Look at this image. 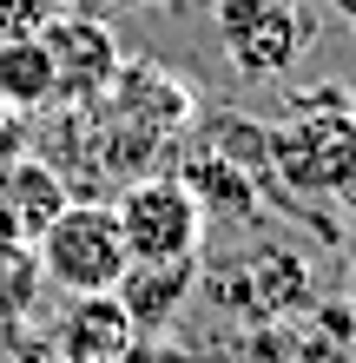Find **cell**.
Segmentation results:
<instances>
[{"instance_id": "obj_10", "label": "cell", "mask_w": 356, "mask_h": 363, "mask_svg": "<svg viewBox=\"0 0 356 363\" xmlns=\"http://www.w3.org/2000/svg\"><path fill=\"white\" fill-rule=\"evenodd\" d=\"M40 291H47V277H40L33 245H20V238H0V337H13V330L33 317Z\"/></svg>"}, {"instance_id": "obj_8", "label": "cell", "mask_w": 356, "mask_h": 363, "mask_svg": "<svg viewBox=\"0 0 356 363\" xmlns=\"http://www.w3.org/2000/svg\"><path fill=\"white\" fill-rule=\"evenodd\" d=\"M192 284H198V258H165V264H125L113 297L139 324V337H159L178 317V304L192 297Z\"/></svg>"}, {"instance_id": "obj_1", "label": "cell", "mask_w": 356, "mask_h": 363, "mask_svg": "<svg viewBox=\"0 0 356 363\" xmlns=\"http://www.w3.org/2000/svg\"><path fill=\"white\" fill-rule=\"evenodd\" d=\"M350 152H356V93L337 79L297 86L284 99V119L264 125L270 191H284V199H330Z\"/></svg>"}, {"instance_id": "obj_7", "label": "cell", "mask_w": 356, "mask_h": 363, "mask_svg": "<svg viewBox=\"0 0 356 363\" xmlns=\"http://www.w3.org/2000/svg\"><path fill=\"white\" fill-rule=\"evenodd\" d=\"M67 205H73V185L53 172V159L20 152V159L0 165V211H7V225H13L20 245H33Z\"/></svg>"}, {"instance_id": "obj_15", "label": "cell", "mask_w": 356, "mask_h": 363, "mask_svg": "<svg viewBox=\"0 0 356 363\" xmlns=\"http://www.w3.org/2000/svg\"><path fill=\"white\" fill-rule=\"evenodd\" d=\"M343 13H356V0H343Z\"/></svg>"}, {"instance_id": "obj_18", "label": "cell", "mask_w": 356, "mask_h": 363, "mask_svg": "<svg viewBox=\"0 0 356 363\" xmlns=\"http://www.w3.org/2000/svg\"><path fill=\"white\" fill-rule=\"evenodd\" d=\"M53 363H59V357H53Z\"/></svg>"}, {"instance_id": "obj_11", "label": "cell", "mask_w": 356, "mask_h": 363, "mask_svg": "<svg viewBox=\"0 0 356 363\" xmlns=\"http://www.w3.org/2000/svg\"><path fill=\"white\" fill-rule=\"evenodd\" d=\"M47 20H53V0H0V47L7 40H40Z\"/></svg>"}, {"instance_id": "obj_6", "label": "cell", "mask_w": 356, "mask_h": 363, "mask_svg": "<svg viewBox=\"0 0 356 363\" xmlns=\"http://www.w3.org/2000/svg\"><path fill=\"white\" fill-rule=\"evenodd\" d=\"M132 344H139V324L125 317V304L113 291H99V297H73L67 304L59 337H53V357L59 363H119Z\"/></svg>"}, {"instance_id": "obj_9", "label": "cell", "mask_w": 356, "mask_h": 363, "mask_svg": "<svg viewBox=\"0 0 356 363\" xmlns=\"http://www.w3.org/2000/svg\"><path fill=\"white\" fill-rule=\"evenodd\" d=\"M0 106L20 113V119L53 113V67H47L40 40H7L0 47Z\"/></svg>"}, {"instance_id": "obj_14", "label": "cell", "mask_w": 356, "mask_h": 363, "mask_svg": "<svg viewBox=\"0 0 356 363\" xmlns=\"http://www.w3.org/2000/svg\"><path fill=\"white\" fill-rule=\"evenodd\" d=\"M0 363H33V350H7L0 344Z\"/></svg>"}, {"instance_id": "obj_4", "label": "cell", "mask_w": 356, "mask_h": 363, "mask_svg": "<svg viewBox=\"0 0 356 363\" xmlns=\"http://www.w3.org/2000/svg\"><path fill=\"white\" fill-rule=\"evenodd\" d=\"M218 47L238 79H284L310 47V13L297 0H218Z\"/></svg>"}, {"instance_id": "obj_3", "label": "cell", "mask_w": 356, "mask_h": 363, "mask_svg": "<svg viewBox=\"0 0 356 363\" xmlns=\"http://www.w3.org/2000/svg\"><path fill=\"white\" fill-rule=\"evenodd\" d=\"M119 238L132 251V264H165V258H198L205 245V205L178 172H139L119 185L113 199Z\"/></svg>"}, {"instance_id": "obj_16", "label": "cell", "mask_w": 356, "mask_h": 363, "mask_svg": "<svg viewBox=\"0 0 356 363\" xmlns=\"http://www.w3.org/2000/svg\"><path fill=\"white\" fill-rule=\"evenodd\" d=\"M350 27H356V13H350Z\"/></svg>"}, {"instance_id": "obj_5", "label": "cell", "mask_w": 356, "mask_h": 363, "mask_svg": "<svg viewBox=\"0 0 356 363\" xmlns=\"http://www.w3.org/2000/svg\"><path fill=\"white\" fill-rule=\"evenodd\" d=\"M40 47H47V67H53V113L59 106L99 99L119 79V67H125L113 27L93 20V13H53L47 27H40Z\"/></svg>"}, {"instance_id": "obj_2", "label": "cell", "mask_w": 356, "mask_h": 363, "mask_svg": "<svg viewBox=\"0 0 356 363\" xmlns=\"http://www.w3.org/2000/svg\"><path fill=\"white\" fill-rule=\"evenodd\" d=\"M33 258H40V277L67 297H99V291H119L132 251L119 238V218L106 199H73L59 218L33 238Z\"/></svg>"}, {"instance_id": "obj_12", "label": "cell", "mask_w": 356, "mask_h": 363, "mask_svg": "<svg viewBox=\"0 0 356 363\" xmlns=\"http://www.w3.org/2000/svg\"><path fill=\"white\" fill-rule=\"evenodd\" d=\"M330 205H337L343 218H356V152H350V165H343V179L330 185Z\"/></svg>"}, {"instance_id": "obj_17", "label": "cell", "mask_w": 356, "mask_h": 363, "mask_svg": "<svg viewBox=\"0 0 356 363\" xmlns=\"http://www.w3.org/2000/svg\"><path fill=\"white\" fill-rule=\"evenodd\" d=\"M337 7H343V0H337Z\"/></svg>"}, {"instance_id": "obj_13", "label": "cell", "mask_w": 356, "mask_h": 363, "mask_svg": "<svg viewBox=\"0 0 356 363\" xmlns=\"http://www.w3.org/2000/svg\"><path fill=\"white\" fill-rule=\"evenodd\" d=\"M337 251H343V271H350V284H356V218L337 231Z\"/></svg>"}]
</instances>
